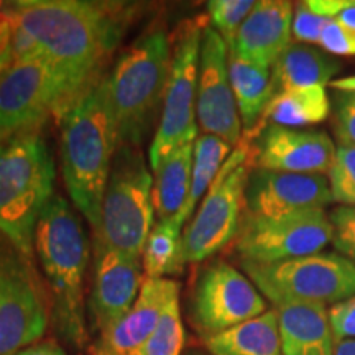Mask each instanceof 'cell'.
I'll return each mask as SVG.
<instances>
[{"instance_id":"14","label":"cell","mask_w":355,"mask_h":355,"mask_svg":"<svg viewBox=\"0 0 355 355\" xmlns=\"http://www.w3.org/2000/svg\"><path fill=\"white\" fill-rule=\"evenodd\" d=\"M196 115L202 130L232 146L242 135V122L229 78V46L211 26H204L199 56Z\"/></svg>"},{"instance_id":"32","label":"cell","mask_w":355,"mask_h":355,"mask_svg":"<svg viewBox=\"0 0 355 355\" xmlns=\"http://www.w3.org/2000/svg\"><path fill=\"white\" fill-rule=\"evenodd\" d=\"M331 19L318 15L308 7L306 2H298L293 10V37L303 44H319L324 26L329 24Z\"/></svg>"},{"instance_id":"30","label":"cell","mask_w":355,"mask_h":355,"mask_svg":"<svg viewBox=\"0 0 355 355\" xmlns=\"http://www.w3.org/2000/svg\"><path fill=\"white\" fill-rule=\"evenodd\" d=\"M329 175L332 201L355 207V148L337 146Z\"/></svg>"},{"instance_id":"28","label":"cell","mask_w":355,"mask_h":355,"mask_svg":"<svg viewBox=\"0 0 355 355\" xmlns=\"http://www.w3.org/2000/svg\"><path fill=\"white\" fill-rule=\"evenodd\" d=\"M184 326L181 321L178 296L173 298L163 311L162 318L140 347H137L130 355H181L184 347Z\"/></svg>"},{"instance_id":"41","label":"cell","mask_w":355,"mask_h":355,"mask_svg":"<svg viewBox=\"0 0 355 355\" xmlns=\"http://www.w3.org/2000/svg\"><path fill=\"white\" fill-rule=\"evenodd\" d=\"M186 355H204V354H201V352H196V350H194V352H189V354H186Z\"/></svg>"},{"instance_id":"10","label":"cell","mask_w":355,"mask_h":355,"mask_svg":"<svg viewBox=\"0 0 355 355\" xmlns=\"http://www.w3.org/2000/svg\"><path fill=\"white\" fill-rule=\"evenodd\" d=\"M66 109L60 79L43 56L12 61L0 76V140L37 133L51 114Z\"/></svg>"},{"instance_id":"43","label":"cell","mask_w":355,"mask_h":355,"mask_svg":"<svg viewBox=\"0 0 355 355\" xmlns=\"http://www.w3.org/2000/svg\"><path fill=\"white\" fill-rule=\"evenodd\" d=\"M0 153H2V152H0Z\"/></svg>"},{"instance_id":"12","label":"cell","mask_w":355,"mask_h":355,"mask_svg":"<svg viewBox=\"0 0 355 355\" xmlns=\"http://www.w3.org/2000/svg\"><path fill=\"white\" fill-rule=\"evenodd\" d=\"M48 326L46 306L35 275L6 237H0V355L37 344Z\"/></svg>"},{"instance_id":"40","label":"cell","mask_w":355,"mask_h":355,"mask_svg":"<svg viewBox=\"0 0 355 355\" xmlns=\"http://www.w3.org/2000/svg\"><path fill=\"white\" fill-rule=\"evenodd\" d=\"M334 355H355V339L339 340V343H336Z\"/></svg>"},{"instance_id":"11","label":"cell","mask_w":355,"mask_h":355,"mask_svg":"<svg viewBox=\"0 0 355 355\" xmlns=\"http://www.w3.org/2000/svg\"><path fill=\"white\" fill-rule=\"evenodd\" d=\"M332 242V224L324 209H306L277 217L243 216L237 252L243 261L275 263L322 252Z\"/></svg>"},{"instance_id":"1","label":"cell","mask_w":355,"mask_h":355,"mask_svg":"<svg viewBox=\"0 0 355 355\" xmlns=\"http://www.w3.org/2000/svg\"><path fill=\"white\" fill-rule=\"evenodd\" d=\"M3 12L37 43L63 87L68 107L94 86L97 71L122 37L125 6L86 0H21Z\"/></svg>"},{"instance_id":"34","label":"cell","mask_w":355,"mask_h":355,"mask_svg":"<svg viewBox=\"0 0 355 355\" xmlns=\"http://www.w3.org/2000/svg\"><path fill=\"white\" fill-rule=\"evenodd\" d=\"M319 46L331 55L337 56H354L355 55V30L340 25L339 21L329 20L324 26Z\"/></svg>"},{"instance_id":"21","label":"cell","mask_w":355,"mask_h":355,"mask_svg":"<svg viewBox=\"0 0 355 355\" xmlns=\"http://www.w3.org/2000/svg\"><path fill=\"white\" fill-rule=\"evenodd\" d=\"M340 63L309 44L295 43L273 64L275 94L296 87H326L339 74Z\"/></svg>"},{"instance_id":"18","label":"cell","mask_w":355,"mask_h":355,"mask_svg":"<svg viewBox=\"0 0 355 355\" xmlns=\"http://www.w3.org/2000/svg\"><path fill=\"white\" fill-rule=\"evenodd\" d=\"M293 10L295 7L286 0L257 2L237 32L229 53L252 63L273 68L278 58L291 44Z\"/></svg>"},{"instance_id":"22","label":"cell","mask_w":355,"mask_h":355,"mask_svg":"<svg viewBox=\"0 0 355 355\" xmlns=\"http://www.w3.org/2000/svg\"><path fill=\"white\" fill-rule=\"evenodd\" d=\"M194 144L196 140H188L176 146L153 170V207L158 220L175 219L188 201Z\"/></svg>"},{"instance_id":"5","label":"cell","mask_w":355,"mask_h":355,"mask_svg":"<svg viewBox=\"0 0 355 355\" xmlns=\"http://www.w3.org/2000/svg\"><path fill=\"white\" fill-rule=\"evenodd\" d=\"M55 162L42 135L12 140L0 153V234L32 257L40 216L53 198Z\"/></svg>"},{"instance_id":"8","label":"cell","mask_w":355,"mask_h":355,"mask_svg":"<svg viewBox=\"0 0 355 355\" xmlns=\"http://www.w3.org/2000/svg\"><path fill=\"white\" fill-rule=\"evenodd\" d=\"M248 150H234L183 232V261L198 263L222 250L239 234L245 207Z\"/></svg>"},{"instance_id":"2","label":"cell","mask_w":355,"mask_h":355,"mask_svg":"<svg viewBox=\"0 0 355 355\" xmlns=\"http://www.w3.org/2000/svg\"><path fill=\"white\" fill-rule=\"evenodd\" d=\"M119 146L117 121L105 78L83 92L61 115L66 189L94 230L99 229L102 202Z\"/></svg>"},{"instance_id":"36","label":"cell","mask_w":355,"mask_h":355,"mask_svg":"<svg viewBox=\"0 0 355 355\" xmlns=\"http://www.w3.org/2000/svg\"><path fill=\"white\" fill-rule=\"evenodd\" d=\"M306 3L318 15L327 17L355 30V0H308Z\"/></svg>"},{"instance_id":"23","label":"cell","mask_w":355,"mask_h":355,"mask_svg":"<svg viewBox=\"0 0 355 355\" xmlns=\"http://www.w3.org/2000/svg\"><path fill=\"white\" fill-rule=\"evenodd\" d=\"M206 347L212 355H283L277 311L209 337Z\"/></svg>"},{"instance_id":"9","label":"cell","mask_w":355,"mask_h":355,"mask_svg":"<svg viewBox=\"0 0 355 355\" xmlns=\"http://www.w3.org/2000/svg\"><path fill=\"white\" fill-rule=\"evenodd\" d=\"M202 30L204 26L199 21H186L178 30L162 119L150 148L152 170L176 146L198 139L196 99Z\"/></svg>"},{"instance_id":"24","label":"cell","mask_w":355,"mask_h":355,"mask_svg":"<svg viewBox=\"0 0 355 355\" xmlns=\"http://www.w3.org/2000/svg\"><path fill=\"white\" fill-rule=\"evenodd\" d=\"M229 78L239 115L245 128L257 127L275 96L272 68L252 63L229 53Z\"/></svg>"},{"instance_id":"20","label":"cell","mask_w":355,"mask_h":355,"mask_svg":"<svg viewBox=\"0 0 355 355\" xmlns=\"http://www.w3.org/2000/svg\"><path fill=\"white\" fill-rule=\"evenodd\" d=\"M283 355H334L329 311L322 303L275 306Z\"/></svg>"},{"instance_id":"42","label":"cell","mask_w":355,"mask_h":355,"mask_svg":"<svg viewBox=\"0 0 355 355\" xmlns=\"http://www.w3.org/2000/svg\"><path fill=\"white\" fill-rule=\"evenodd\" d=\"M6 6H7L6 2H0V10H3V8H6Z\"/></svg>"},{"instance_id":"25","label":"cell","mask_w":355,"mask_h":355,"mask_svg":"<svg viewBox=\"0 0 355 355\" xmlns=\"http://www.w3.org/2000/svg\"><path fill=\"white\" fill-rule=\"evenodd\" d=\"M331 102L326 87H296L278 92L266 105L263 117L278 127H304L327 119Z\"/></svg>"},{"instance_id":"33","label":"cell","mask_w":355,"mask_h":355,"mask_svg":"<svg viewBox=\"0 0 355 355\" xmlns=\"http://www.w3.org/2000/svg\"><path fill=\"white\" fill-rule=\"evenodd\" d=\"M336 135L340 146L355 148V92H340L336 97Z\"/></svg>"},{"instance_id":"15","label":"cell","mask_w":355,"mask_h":355,"mask_svg":"<svg viewBox=\"0 0 355 355\" xmlns=\"http://www.w3.org/2000/svg\"><path fill=\"white\" fill-rule=\"evenodd\" d=\"M332 201L324 175H295L255 170L245 186L247 216L277 217L306 209H324Z\"/></svg>"},{"instance_id":"6","label":"cell","mask_w":355,"mask_h":355,"mask_svg":"<svg viewBox=\"0 0 355 355\" xmlns=\"http://www.w3.org/2000/svg\"><path fill=\"white\" fill-rule=\"evenodd\" d=\"M153 214V176L135 146L121 145L102 202L97 242L140 259L155 225Z\"/></svg>"},{"instance_id":"31","label":"cell","mask_w":355,"mask_h":355,"mask_svg":"<svg viewBox=\"0 0 355 355\" xmlns=\"http://www.w3.org/2000/svg\"><path fill=\"white\" fill-rule=\"evenodd\" d=\"M332 245L344 259L355 265V207L340 206L329 214Z\"/></svg>"},{"instance_id":"37","label":"cell","mask_w":355,"mask_h":355,"mask_svg":"<svg viewBox=\"0 0 355 355\" xmlns=\"http://www.w3.org/2000/svg\"><path fill=\"white\" fill-rule=\"evenodd\" d=\"M12 64V21L0 10V76Z\"/></svg>"},{"instance_id":"16","label":"cell","mask_w":355,"mask_h":355,"mask_svg":"<svg viewBox=\"0 0 355 355\" xmlns=\"http://www.w3.org/2000/svg\"><path fill=\"white\" fill-rule=\"evenodd\" d=\"M141 283L140 259L96 241V268L89 309L101 334L109 331L135 303Z\"/></svg>"},{"instance_id":"17","label":"cell","mask_w":355,"mask_h":355,"mask_svg":"<svg viewBox=\"0 0 355 355\" xmlns=\"http://www.w3.org/2000/svg\"><path fill=\"white\" fill-rule=\"evenodd\" d=\"M336 158V146L324 132L296 130L270 125L257 146L259 170L327 175Z\"/></svg>"},{"instance_id":"38","label":"cell","mask_w":355,"mask_h":355,"mask_svg":"<svg viewBox=\"0 0 355 355\" xmlns=\"http://www.w3.org/2000/svg\"><path fill=\"white\" fill-rule=\"evenodd\" d=\"M13 355H66V354L58 344L51 343V340H44V343L28 345V347L21 349Z\"/></svg>"},{"instance_id":"39","label":"cell","mask_w":355,"mask_h":355,"mask_svg":"<svg viewBox=\"0 0 355 355\" xmlns=\"http://www.w3.org/2000/svg\"><path fill=\"white\" fill-rule=\"evenodd\" d=\"M331 86L340 92H355V76L334 79Z\"/></svg>"},{"instance_id":"35","label":"cell","mask_w":355,"mask_h":355,"mask_svg":"<svg viewBox=\"0 0 355 355\" xmlns=\"http://www.w3.org/2000/svg\"><path fill=\"white\" fill-rule=\"evenodd\" d=\"M329 321L336 343L355 339V296L332 304L329 309Z\"/></svg>"},{"instance_id":"7","label":"cell","mask_w":355,"mask_h":355,"mask_svg":"<svg viewBox=\"0 0 355 355\" xmlns=\"http://www.w3.org/2000/svg\"><path fill=\"white\" fill-rule=\"evenodd\" d=\"M243 270L261 295L275 306L288 303L337 304L355 296V265L339 254L255 263L242 261Z\"/></svg>"},{"instance_id":"27","label":"cell","mask_w":355,"mask_h":355,"mask_svg":"<svg viewBox=\"0 0 355 355\" xmlns=\"http://www.w3.org/2000/svg\"><path fill=\"white\" fill-rule=\"evenodd\" d=\"M175 219L155 222L144 247L145 278H165L183 272V234Z\"/></svg>"},{"instance_id":"19","label":"cell","mask_w":355,"mask_h":355,"mask_svg":"<svg viewBox=\"0 0 355 355\" xmlns=\"http://www.w3.org/2000/svg\"><path fill=\"white\" fill-rule=\"evenodd\" d=\"M176 296L178 283L173 279L145 278L125 316L101 334L97 355H130L148 339L168 303Z\"/></svg>"},{"instance_id":"13","label":"cell","mask_w":355,"mask_h":355,"mask_svg":"<svg viewBox=\"0 0 355 355\" xmlns=\"http://www.w3.org/2000/svg\"><path fill=\"white\" fill-rule=\"evenodd\" d=\"M268 311L266 301L250 278L227 261H214L194 288L191 319L204 339L252 321Z\"/></svg>"},{"instance_id":"4","label":"cell","mask_w":355,"mask_h":355,"mask_svg":"<svg viewBox=\"0 0 355 355\" xmlns=\"http://www.w3.org/2000/svg\"><path fill=\"white\" fill-rule=\"evenodd\" d=\"M171 43L162 28H152L119 58L109 79L119 141L139 148L159 112L171 68Z\"/></svg>"},{"instance_id":"26","label":"cell","mask_w":355,"mask_h":355,"mask_svg":"<svg viewBox=\"0 0 355 355\" xmlns=\"http://www.w3.org/2000/svg\"><path fill=\"white\" fill-rule=\"evenodd\" d=\"M230 157V145L219 137L204 133L199 135L194 144V159H193V175H191V189L188 201L180 214L175 217L178 224H183L189 219L196 209L199 199L207 193L214 183L216 176L219 175L220 168Z\"/></svg>"},{"instance_id":"29","label":"cell","mask_w":355,"mask_h":355,"mask_svg":"<svg viewBox=\"0 0 355 355\" xmlns=\"http://www.w3.org/2000/svg\"><path fill=\"white\" fill-rule=\"evenodd\" d=\"M254 0H211L207 2V12L209 19L216 26V32L220 35L225 44L230 48L234 46L237 32L248 13L254 10Z\"/></svg>"},{"instance_id":"3","label":"cell","mask_w":355,"mask_h":355,"mask_svg":"<svg viewBox=\"0 0 355 355\" xmlns=\"http://www.w3.org/2000/svg\"><path fill=\"white\" fill-rule=\"evenodd\" d=\"M35 248L50 279L58 331L68 343L83 347L86 340L83 283L89 248L81 220L64 198L53 196L43 209Z\"/></svg>"}]
</instances>
